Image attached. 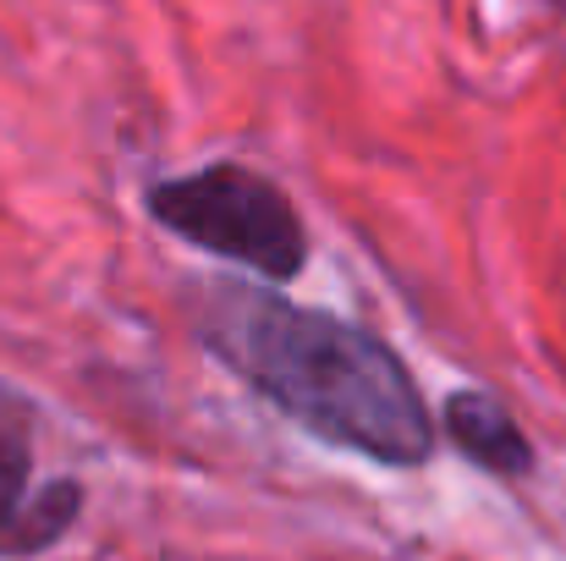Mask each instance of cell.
Returning <instances> with one entry per match:
<instances>
[{
	"mask_svg": "<svg viewBox=\"0 0 566 561\" xmlns=\"http://www.w3.org/2000/svg\"><path fill=\"white\" fill-rule=\"evenodd\" d=\"M198 336L242 385L325 446H347L385 468L429 463L434 418L418 380L375 331L220 281L198 298Z\"/></svg>",
	"mask_w": 566,
	"mask_h": 561,
	"instance_id": "6da1fadb",
	"label": "cell"
},
{
	"mask_svg": "<svg viewBox=\"0 0 566 561\" xmlns=\"http://www.w3.org/2000/svg\"><path fill=\"white\" fill-rule=\"evenodd\" d=\"M33 485V446L22 424H0V557H39L50 551L83 512V485L55 479L44 490Z\"/></svg>",
	"mask_w": 566,
	"mask_h": 561,
	"instance_id": "3957f363",
	"label": "cell"
},
{
	"mask_svg": "<svg viewBox=\"0 0 566 561\" xmlns=\"http://www.w3.org/2000/svg\"><path fill=\"white\" fill-rule=\"evenodd\" d=\"M446 435L451 446L479 463L484 474H501V479H523L534 468V446L523 435V424L490 396V391H451L446 402Z\"/></svg>",
	"mask_w": 566,
	"mask_h": 561,
	"instance_id": "277c9868",
	"label": "cell"
},
{
	"mask_svg": "<svg viewBox=\"0 0 566 561\" xmlns=\"http://www.w3.org/2000/svg\"><path fill=\"white\" fill-rule=\"evenodd\" d=\"M149 215L214 259H237L270 281H292L308 259V231L286 187L248 166H203L149 187Z\"/></svg>",
	"mask_w": 566,
	"mask_h": 561,
	"instance_id": "7a4b0ae2",
	"label": "cell"
}]
</instances>
